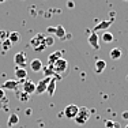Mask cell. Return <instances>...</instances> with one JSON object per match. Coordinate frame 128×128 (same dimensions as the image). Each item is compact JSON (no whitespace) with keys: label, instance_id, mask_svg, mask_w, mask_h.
Masks as SVG:
<instances>
[{"label":"cell","instance_id":"cell-27","mask_svg":"<svg viewBox=\"0 0 128 128\" xmlns=\"http://www.w3.org/2000/svg\"><path fill=\"white\" fill-rule=\"evenodd\" d=\"M67 4H68V7H70V8H74V7H75V3H74V2H68Z\"/></svg>","mask_w":128,"mask_h":128},{"label":"cell","instance_id":"cell-26","mask_svg":"<svg viewBox=\"0 0 128 128\" xmlns=\"http://www.w3.org/2000/svg\"><path fill=\"white\" fill-rule=\"evenodd\" d=\"M6 98V93H4V90L0 87V100H4Z\"/></svg>","mask_w":128,"mask_h":128},{"label":"cell","instance_id":"cell-19","mask_svg":"<svg viewBox=\"0 0 128 128\" xmlns=\"http://www.w3.org/2000/svg\"><path fill=\"white\" fill-rule=\"evenodd\" d=\"M8 40L12 44H16V42L20 41V34L18 32H11V33H8Z\"/></svg>","mask_w":128,"mask_h":128},{"label":"cell","instance_id":"cell-25","mask_svg":"<svg viewBox=\"0 0 128 128\" xmlns=\"http://www.w3.org/2000/svg\"><path fill=\"white\" fill-rule=\"evenodd\" d=\"M105 128H114V121L106 120V121H105Z\"/></svg>","mask_w":128,"mask_h":128},{"label":"cell","instance_id":"cell-13","mask_svg":"<svg viewBox=\"0 0 128 128\" xmlns=\"http://www.w3.org/2000/svg\"><path fill=\"white\" fill-rule=\"evenodd\" d=\"M113 22H114V19H113V18H112V19H109V20H104V22L98 23V25H97L96 27H94V30H93V32H94V33H97L98 30H106L108 27H110V26H112V23H113Z\"/></svg>","mask_w":128,"mask_h":128},{"label":"cell","instance_id":"cell-23","mask_svg":"<svg viewBox=\"0 0 128 128\" xmlns=\"http://www.w3.org/2000/svg\"><path fill=\"white\" fill-rule=\"evenodd\" d=\"M44 44H45V46H52V45L54 44V37H49V36H48V37H45V40H44Z\"/></svg>","mask_w":128,"mask_h":128},{"label":"cell","instance_id":"cell-4","mask_svg":"<svg viewBox=\"0 0 128 128\" xmlns=\"http://www.w3.org/2000/svg\"><path fill=\"white\" fill-rule=\"evenodd\" d=\"M50 79H52V76H45L44 79H41V80L36 84V93L34 94L41 96V94L46 93V87H48V84H49Z\"/></svg>","mask_w":128,"mask_h":128},{"label":"cell","instance_id":"cell-16","mask_svg":"<svg viewBox=\"0 0 128 128\" xmlns=\"http://www.w3.org/2000/svg\"><path fill=\"white\" fill-rule=\"evenodd\" d=\"M56 82H57L56 78H52L50 82H49V84H48V87H46V93L49 94V97L54 96V91H56Z\"/></svg>","mask_w":128,"mask_h":128},{"label":"cell","instance_id":"cell-15","mask_svg":"<svg viewBox=\"0 0 128 128\" xmlns=\"http://www.w3.org/2000/svg\"><path fill=\"white\" fill-rule=\"evenodd\" d=\"M121 56H123V52H121L120 48H113V49H110V52H109V57L112 60H120Z\"/></svg>","mask_w":128,"mask_h":128},{"label":"cell","instance_id":"cell-21","mask_svg":"<svg viewBox=\"0 0 128 128\" xmlns=\"http://www.w3.org/2000/svg\"><path fill=\"white\" fill-rule=\"evenodd\" d=\"M101 40L105 42V44H110V42L113 41V34H112V33H109V32H105V33L102 34Z\"/></svg>","mask_w":128,"mask_h":128},{"label":"cell","instance_id":"cell-29","mask_svg":"<svg viewBox=\"0 0 128 128\" xmlns=\"http://www.w3.org/2000/svg\"><path fill=\"white\" fill-rule=\"evenodd\" d=\"M30 113H32V109H27V110H26V114L30 116Z\"/></svg>","mask_w":128,"mask_h":128},{"label":"cell","instance_id":"cell-7","mask_svg":"<svg viewBox=\"0 0 128 128\" xmlns=\"http://www.w3.org/2000/svg\"><path fill=\"white\" fill-rule=\"evenodd\" d=\"M19 84H20V82L16 80V79H7L6 82H3L2 89L3 90H14V91H16Z\"/></svg>","mask_w":128,"mask_h":128},{"label":"cell","instance_id":"cell-10","mask_svg":"<svg viewBox=\"0 0 128 128\" xmlns=\"http://www.w3.org/2000/svg\"><path fill=\"white\" fill-rule=\"evenodd\" d=\"M87 41H89V44H90L91 48H94V49H97V50L100 49V37L97 36V33H94V32L90 33Z\"/></svg>","mask_w":128,"mask_h":128},{"label":"cell","instance_id":"cell-32","mask_svg":"<svg viewBox=\"0 0 128 128\" xmlns=\"http://www.w3.org/2000/svg\"><path fill=\"white\" fill-rule=\"evenodd\" d=\"M126 128H128V124H127V126H126Z\"/></svg>","mask_w":128,"mask_h":128},{"label":"cell","instance_id":"cell-2","mask_svg":"<svg viewBox=\"0 0 128 128\" xmlns=\"http://www.w3.org/2000/svg\"><path fill=\"white\" fill-rule=\"evenodd\" d=\"M44 40H45V36L44 34H37V36H34V37L32 38V46L34 48V50H44L45 48V44H44Z\"/></svg>","mask_w":128,"mask_h":128},{"label":"cell","instance_id":"cell-3","mask_svg":"<svg viewBox=\"0 0 128 128\" xmlns=\"http://www.w3.org/2000/svg\"><path fill=\"white\" fill-rule=\"evenodd\" d=\"M52 68H53V71L56 72L57 75L62 74V72H66L67 70H68V62H67L64 57H60L59 60H57L56 63L53 64V66H50Z\"/></svg>","mask_w":128,"mask_h":128},{"label":"cell","instance_id":"cell-8","mask_svg":"<svg viewBox=\"0 0 128 128\" xmlns=\"http://www.w3.org/2000/svg\"><path fill=\"white\" fill-rule=\"evenodd\" d=\"M14 63L16 64V67H22V68H25V66L27 64L25 52H18V53H15V56H14Z\"/></svg>","mask_w":128,"mask_h":128},{"label":"cell","instance_id":"cell-14","mask_svg":"<svg viewBox=\"0 0 128 128\" xmlns=\"http://www.w3.org/2000/svg\"><path fill=\"white\" fill-rule=\"evenodd\" d=\"M60 57H63L60 50H56V52H53V53H50L49 56H48V64H49V66H53V64L56 63Z\"/></svg>","mask_w":128,"mask_h":128},{"label":"cell","instance_id":"cell-18","mask_svg":"<svg viewBox=\"0 0 128 128\" xmlns=\"http://www.w3.org/2000/svg\"><path fill=\"white\" fill-rule=\"evenodd\" d=\"M15 96H16V98L19 100L20 102H26V101H29V100H30V96H29V94H26L25 91H18L16 90Z\"/></svg>","mask_w":128,"mask_h":128},{"label":"cell","instance_id":"cell-6","mask_svg":"<svg viewBox=\"0 0 128 128\" xmlns=\"http://www.w3.org/2000/svg\"><path fill=\"white\" fill-rule=\"evenodd\" d=\"M78 110H79V106L75 105V104H71V105H67L66 106L63 114L66 116L67 118H75V116L78 114Z\"/></svg>","mask_w":128,"mask_h":128},{"label":"cell","instance_id":"cell-28","mask_svg":"<svg viewBox=\"0 0 128 128\" xmlns=\"http://www.w3.org/2000/svg\"><path fill=\"white\" fill-rule=\"evenodd\" d=\"M123 117H124V118H128V112H124V113H123Z\"/></svg>","mask_w":128,"mask_h":128},{"label":"cell","instance_id":"cell-22","mask_svg":"<svg viewBox=\"0 0 128 128\" xmlns=\"http://www.w3.org/2000/svg\"><path fill=\"white\" fill-rule=\"evenodd\" d=\"M0 44H2L3 50H10V49H11V46H12V42H11L8 38H7V40H4V41H2Z\"/></svg>","mask_w":128,"mask_h":128},{"label":"cell","instance_id":"cell-31","mask_svg":"<svg viewBox=\"0 0 128 128\" xmlns=\"http://www.w3.org/2000/svg\"><path fill=\"white\" fill-rule=\"evenodd\" d=\"M7 0H0V4H3V3H6Z\"/></svg>","mask_w":128,"mask_h":128},{"label":"cell","instance_id":"cell-24","mask_svg":"<svg viewBox=\"0 0 128 128\" xmlns=\"http://www.w3.org/2000/svg\"><path fill=\"white\" fill-rule=\"evenodd\" d=\"M7 38H8V33L6 32V30H0V42L7 40Z\"/></svg>","mask_w":128,"mask_h":128},{"label":"cell","instance_id":"cell-9","mask_svg":"<svg viewBox=\"0 0 128 128\" xmlns=\"http://www.w3.org/2000/svg\"><path fill=\"white\" fill-rule=\"evenodd\" d=\"M14 75L16 78V80L20 82V84H22V82L25 79H27V71H26V68H22V67H16L14 71Z\"/></svg>","mask_w":128,"mask_h":128},{"label":"cell","instance_id":"cell-1","mask_svg":"<svg viewBox=\"0 0 128 128\" xmlns=\"http://www.w3.org/2000/svg\"><path fill=\"white\" fill-rule=\"evenodd\" d=\"M90 116H91V112L86 108V106H82V108H79L78 114L75 116L74 120H75V123H76L78 126H84V124L89 121Z\"/></svg>","mask_w":128,"mask_h":128},{"label":"cell","instance_id":"cell-12","mask_svg":"<svg viewBox=\"0 0 128 128\" xmlns=\"http://www.w3.org/2000/svg\"><path fill=\"white\" fill-rule=\"evenodd\" d=\"M106 68V62L102 59H97L96 63H94V71L97 72V74H102L104 71H105Z\"/></svg>","mask_w":128,"mask_h":128},{"label":"cell","instance_id":"cell-17","mask_svg":"<svg viewBox=\"0 0 128 128\" xmlns=\"http://www.w3.org/2000/svg\"><path fill=\"white\" fill-rule=\"evenodd\" d=\"M66 29H64L63 26H57L54 27V36H56V38H60V40H66Z\"/></svg>","mask_w":128,"mask_h":128},{"label":"cell","instance_id":"cell-20","mask_svg":"<svg viewBox=\"0 0 128 128\" xmlns=\"http://www.w3.org/2000/svg\"><path fill=\"white\" fill-rule=\"evenodd\" d=\"M18 123H19V116L16 113L10 114V117H8V126L14 127V126H18Z\"/></svg>","mask_w":128,"mask_h":128},{"label":"cell","instance_id":"cell-30","mask_svg":"<svg viewBox=\"0 0 128 128\" xmlns=\"http://www.w3.org/2000/svg\"><path fill=\"white\" fill-rule=\"evenodd\" d=\"M114 128H121V127H120V124H118V123H114Z\"/></svg>","mask_w":128,"mask_h":128},{"label":"cell","instance_id":"cell-11","mask_svg":"<svg viewBox=\"0 0 128 128\" xmlns=\"http://www.w3.org/2000/svg\"><path fill=\"white\" fill-rule=\"evenodd\" d=\"M42 68H44V66H42V62L40 59H33L30 62V70L33 72H41Z\"/></svg>","mask_w":128,"mask_h":128},{"label":"cell","instance_id":"cell-5","mask_svg":"<svg viewBox=\"0 0 128 128\" xmlns=\"http://www.w3.org/2000/svg\"><path fill=\"white\" fill-rule=\"evenodd\" d=\"M22 91H25L29 96L34 94L36 93V83L32 79H25V80L22 82Z\"/></svg>","mask_w":128,"mask_h":128}]
</instances>
